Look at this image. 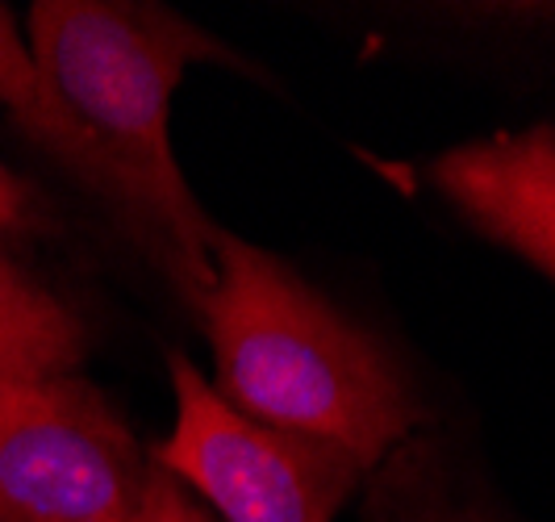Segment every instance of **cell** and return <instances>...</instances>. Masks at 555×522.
<instances>
[{"mask_svg":"<svg viewBox=\"0 0 555 522\" xmlns=\"http://www.w3.org/2000/svg\"><path fill=\"white\" fill-rule=\"evenodd\" d=\"M201 330L214 393L243 418L334 443L367 472L426 418L392 359L272 251L222 230Z\"/></svg>","mask_w":555,"mask_h":522,"instance_id":"cell-1","label":"cell"},{"mask_svg":"<svg viewBox=\"0 0 555 522\" xmlns=\"http://www.w3.org/2000/svg\"><path fill=\"white\" fill-rule=\"evenodd\" d=\"M26 42L113 164L126 171L151 226V268L201 318L214 293L222 226L193 196L171 151V92L193 63H238L214 34L167 4L38 0Z\"/></svg>","mask_w":555,"mask_h":522,"instance_id":"cell-2","label":"cell"},{"mask_svg":"<svg viewBox=\"0 0 555 522\" xmlns=\"http://www.w3.org/2000/svg\"><path fill=\"white\" fill-rule=\"evenodd\" d=\"M151 451L80 377L0 381V522H139Z\"/></svg>","mask_w":555,"mask_h":522,"instance_id":"cell-3","label":"cell"},{"mask_svg":"<svg viewBox=\"0 0 555 522\" xmlns=\"http://www.w3.org/2000/svg\"><path fill=\"white\" fill-rule=\"evenodd\" d=\"M176 426L151 456L222 522H334L367 468L334 443L272 431L230 410L184 352L167 356Z\"/></svg>","mask_w":555,"mask_h":522,"instance_id":"cell-4","label":"cell"},{"mask_svg":"<svg viewBox=\"0 0 555 522\" xmlns=\"http://www.w3.org/2000/svg\"><path fill=\"white\" fill-rule=\"evenodd\" d=\"M430 184L480 234L555 280V126H530L443 151Z\"/></svg>","mask_w":555,"mask_h":522,"instance_id":"cell-5","label":"cell"},{"mask_svg":"<svg viewBox=\"0 0 555 522\" xmlns=\"http://www.w3.org/2000/svg\"><path fill=\"white\" fill-rule=\"evenodd\" d=\"M0 110L9 113V122L42 155H51L83 193L96 196L113 214V221L126 230V239L142 251V259H151V226H146L134 184L113 164L101 138L59 97L55 84L47 80V72L38 67L29 42L22 38V29L4 4H0Z\"/></svg>","mask_w":555,"mask_h":522,"instance_id":"cell-6","label":"cell"},{"mask_svg":"<svg viewBox=\"0 0 555 522\" xmlns=\"http://www.w3.org/2000/svg\"><path fill=\"white\" fill-rule=\"evenodd\" d=\"M88 352L76 309L0 247V381L72 372Z\"/></svg>","mask_w":555,"mask_h":522,"instance_id":"cell-7","label":"cell"},{"mask_svg":"<svg viewBox=\"0 0 555 522\" xmlns=\"http://www.w3.org/2000/svg\"><path fill=\"white\" fill-rule=\"evenodd\" d=\"M155 460V456H151ZM139 522H222L201 497L180 485L171 472L155 464V481H151V494H146V510Z\"/></svg>","mask_w":555,"mask_h":522,"instance_id":"cell-8","label":"cell"},{"mask_svg":"<svg viewBox=\"0 0 555 522\" xmlns=\"http://www.w3.org/2000/svg\"><path fill=\"white\" fill-rule=\"evenodd\" d=\"M47 226H51V218L42 214L38 196L29 193L26 184L9 171V164L0 160V239H29Z\"/></svg>","mask_w":555,"mask_h":522,"instance_id":"cell-9","label":"cell"},{"mask_svg":"<svg viewBox=\"0 0 555 522\" xmlns=\"http://www.w3.org/2000/svg\"><path fill=\"white\" fill-rule=\"evenodd\" d=\"M430 522H476V519H460V514H443V519H430Z\"/></svg>","mask_w":555,"mask_h":522,"instance_id":"cell-10","label":"cell"}]
</instances>
